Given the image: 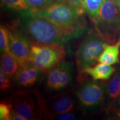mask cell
I'll use <instances>...</instances> for the list:
<instances>
[{"label": "cell", "mask_w": 120, "mask_h": 120, "mask_svg": "<svg viewBox=\"0 0 120 120\" xmlns=\"http://www.w3.org/2000/svg\"><path fill=\"white\" fill-rule=\"evenodd\" d=\"M21 19L16 31L32 43L65 45L73 39L79 38L86 32V25L64 27L29 10L22 12Z\"/></svg>", "instance_id": "cell-1"}, {"label": "cell", "mask_w": 120, "mask_h": 120, "mask_svg": "<svg viewBox=\"0 0 120 120\" xmlns=\"http://www.w3.org/2000/svg\"><path fill=\"white\" fill-rule=\"evenodd\" d=\"M9 104L12 112L19 114L27 120L50 119L43 100L37 90H19L10 99Z\"/></svg>", "instance_id": "cell-2"}, {"label": "cell", "mask_w": 120, "mask_h": 120, "mask_svg": "<svg viewBox=\"0 0 120 120\" xmlns=\"http://www.w3.org/2000/svg\"><path fill=\"white\" fill-rule=\"evenodd\" d=\"M30 11L64 27L86 25L82 19L85 11L68 3L56 1L47 7Z\"/></svg>", "instance_id": "cell-3"}, {"label": "cell", "mask_w": 120, "mask_h": 120, "mask_svg": "<svg viewBox=\"0 0 120 120\" xmlns=\"http://www.w3.org/2000/svg\"><path fill=\"white\" fill-rule=\"evenodd\" d=\"M108 44L98 34L91 32L88 33L79 46L76 52L77 64L79 81L85 77V70L94 66L98 62L99 57Z\"/></svg>", "instance_id": "cell-4"}, {"label": "cell", "mask_w": 120, "mask_h": 120, "mask_svg": "<svg viewBox=\"0 0 120 120\" xmlns=\"http://www.w3.org/2000/svg\"><path fill=\"white\" fill-rule=\"evenodd\" d=\"M65 57L64 45L32 43L30 62L42 73H47L59 65Z\"/></svg>", "instance_id": "cell-5"}, {"label": "cell", "mask_w": 120, "mask_h": 120, "mask_svg": "<svg viewBox=\"0 0 120 120\" xmlns=\"http://www.w3.org/2000/svg\"><path fill=\"white\" fill-rule=\"evenodd\" d=\"M120 20V7L115 0H105L94 23L98 35L111 41L117 31Z\"/></svg>", "instance_id": "cell-6"}, {"label": "cell", "mask_w": 120, "mask_h": 120, "mask_svg": "<svg viewBox=\"0 0 120 120\" xmlns=\"http://www.w3.org/2000/svg\"><path fill=\"white\" fill-rule=\"evenodd\" d=\"M47 73L45 86L50 91H62L71 85L73 79V66L70 62L63 61L59 65Z\"/></svg>", "instance_id": "cell-7"}, {"label": "cell", "mask_w": 120, "mask_h": 120, "mask_svg": "<svg viewBox=\"0 0 120 120\" xmlns=\"http://www.w3.org/2000/svg\"><path fill=\"white\" fill-rule=\"evenodd\" d=\"M94 81L84 82L75 91L79 104L86 109L96 107L102 102L104 97L102 87Z\"/></svg>", "instance_id": "cell-8"}, {"label": "cell", "mask_w": 120, "mask_h": 120, "mask_svg": "<svg viewBox=\"0 0 120 120\" xmlns=\"http://www.w3.org/2000/svg\"><path fill=\"white\" fill-rule=\"evenodd\" d=\"M45 103L50 119H53L54 116L58 114L77 109L79 102L75 92L68 91L49 97L45 100Z\"/></svg>", "instance_id": "cell-9"}, {"label": "cell", "mask_w": 120, "mask_h": 120, "mask_svg": "<svg viewBox=\"0 0 120 120\" xmlns=\"http://www.w3.org/2000/svg\"><path fill=\"white\" fill-rule=\"evenodd\" d=\"M9 49L19 61L21 66L31 63L30 51L32 43L16 30H9Z\"/></svg>", "instance_id": "cell-10"}, {"label": "cell", "mask_w": 120, "mask_h": 120, "mask_svg": "<svg viewBox=\"0 0 120 120\" xmlns=\"http://www.w3.org/2000/svg\"><path fill=\"white\" fill-rule=\"evenodd\" d=\"M41 74L36 67L30 63L21 67L13 78L19 86L28 88L34 86L38 82Z\"/></svg>", "instance_id": "cell-11"}, {"label": "cell", "mask_w": 120, "mask_h": 120, "mask_svg": "<svg viewBox=\"0 0 120 120\" xmlns=\"http://www.w3.org/2000/svg\"><path fill=\"white\" fill-rule=\"evenodd\" d=\"M1 53V67L9 77H13L21 67L19 61L9 49Z\"/></svg>", "instance_id": "cell-12"}, {"label": "cell", "mask_w": 120, "mask_h": 120, "mask_svg": "<svg viewBox=\"0 0 120 120\" xmlns=\"http://www.w3.org/2000/svg\"><path fill=\"white\" fill-rule=\"evenodd\" d=\"M115 69L109 64L100 63L93 67H88L85 70V74L89 75L94 80L108 79L111 77Z\"/></svg>", "instance_id": "cell-13"}, {"label": "cell", "mask_w": 120, "mask_h": 120, "mask_svg": "<svg viewBox=\"0 0 120 120\" xmlns=\"http://www.w3.org/2000/svg\"><path fill=\"white\" fill-rule=\"evenodd\" d=\"M120 49V38L112 45H107L98 58V62L112 65L118 62Z\"/></svg>", "instance_id": "cell-14"}, {"label": "cell", "mask_w": 120, "mask_h": 120, "mask_svg": "<svg viewBox=\"0 0 120 120\" xmlns=\"http://www.w3.org/2000/svg\"><path fill=\"white\" fill-rule=\"evenodd\" d=\"M105 0H83V7L85 12L87 13L93 22L99 14L100 8Z\"/></svg>", "instance_id": "cell-15"}, {"label": "cell", "mask_w": 120, "mask_h": 120, "mask_svg": "<svg viewBox=\"0 0 120 120\" xmlns=\"http://www.w3.org/2000/svg\"><path fill=\"white\" fill-rule=\"evenodd\" d=\"M107 94L110 98L115 99L120 94V74L115 75L108 84Z\"/></svg>", "instance_id": "cell-16"}, {"label": "cell", "mask_w": 120, "mask_h": 120, "mask_svg": "<svg viewBox=\"0 0 120 120\" xmlns=\"http://www.w3.org/2000/svg\"><path fill=\"white\" fill-rule=\"evenodd\" d=\"M1 2L7 8L21 12L30 10L26 0H1Z\"/></svg>", "instance_id": "cell-17"}, {"label": "cell", "mask_w": 120, "mask_h": 120, "mask_svg": "<svg viewBox=\"0 0 120 120\" xmlns=\"http://www.w3.org/2000/svg\"><path fill=\"white\" fill-rule=\"evenodd\" d=\"M10 36L9 30L4 26H0V49L2 52L9 49Z\"/></svg>", "instance_id": "cell-18"}, {"label": "cell", "mask_w": 120, "mask_h": 120, "mask_svg": "<svg viewBox=\"0 0 120 120\" xmlns=\"http://www.w3.org/2000/svg\"><path fill=\"white\" fill-rule=\"evenodd\" d=\"M30 10H36L47 7L56 0H26Z\"/></svg>", "instance_id": "cell-19"}, {"label": "cell", "mask_w": 120, "mask_h": 120, "mask_svg": "<svg viewBox=\"0 0 120 120\" xmlns=\"http://www.w3.org/2000/svg\"><path fill=\"white\" fill-rule=\"evenodd\" d=\"M0 120H12V111L9 102L1 101L0 103Z\"/></svg>", "instance_id": "cell-20"}, {"label": "cell", "mask_w": 120, "mask_h": 120, "mask_svg": "<svg viewBox=\"0 0 120 120\" xmlns=\"http://www.w3.org/2000/svg\"><path fill=\"white\" fill-rule=\"evenodd\" d=\"M9 76L4 71L2 67L0 68V89L4 91L10 87V82Z\"/></svg>", "instance_id": "cell-21"}, {"label": "cell", "mask_w": 120, "mask_h": 120, "mask_svg": "<svg viewBox=\"0 0 120 120\" xmlns=\"http://www.w3.org/2000/svg\"><path fill=\"white\" fill-rule=\"evenodd\" d=\"M79 117L80 116L78 115L76 109L66 113L58 114L53 117L55 119L59 120H75L79 119Z\"/></svg>", "instance_id": "cell-22"}, {"label": "cell", "mask_w": 120, "mask_h": 120, "mask_svg": "<svg viewBox=\"0 0 120 120\" xmlns=\"http://www.w3.org/2000/svg\"><path fill=\"white\" fill-rule=\"evenodd\" d=\"M56 1L68 3L69 4H71L72 5L79 7V8L83 9L84 10L83 7V0H56Z\"/></svg>", "instance_id": "cell-23"}, {"label": "cell", "mask_w": 120, "mask_h": 120, "mask_svg": "<svg viewBox=\"0 0 120 120\" xmlns=\"http://www.w3.org/2000/svg\"><path fill=\"white\" fill-rule=\"evenodd\" d=\"M27 120L26 118L19 114L12 112V120Z\"/></svg>", "instance_id": "cell-24"}, {"label": "cell", "mask_w": 120, "mask_h": 120, "mask_svg": "<svg viewBox=\"0 0 120 120\" xmlns=\"http://www.w3.org/2000/svg\"><path fill=\"white\" fill-rule=\"evenodd\" d=\"M115 1H116L117 4L118 6H119V7H120V0H115Z\"/></svg>", "instance_id": "cell-25"}, {"label": "cell", "mask_w": 120, "mask_h": 120, "mask_svg": "<svg viewBox=\"0 0 120 120\" xmlns=\"http://www.w3.org/2000/svg\"><path fill=\"white\" fill-rule=\"evenodd\" d=\"M118 116H119V117H120V109H119V111H118Z\"/></svg>", "instance_id": "cell-26"}, {"label": "cell", "mask_w": 120, "mask_h": 120, "mask_svg": "<svg viewBox=\"0 0 120 120\" xmlns=\"http://www.w3.org/2000/svg\"><path fill=\"white\" fill-rule=\"evenodd\" d=\"M118 98H119V102H120V94L119 97H118Z\"/></svg>", "instance_id": "cell-27"}]
</instances>
